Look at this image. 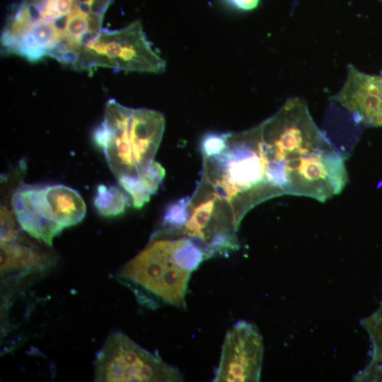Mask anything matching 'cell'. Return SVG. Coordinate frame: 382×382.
Instances as JSON below:
<instances>
[{"mask_svg": "<svg viewBox=\"0 0 382 382\" xmlns=\"http://www.w3.org/2000/svg\"><path fill=\"white\" fill-rule=\"evenodd\" d=\"M11 207L18 224L30 236L52 245L63 228L53 219L45 187L23 186L11 198Z\"/></svg>", "mask_w": 382, "mask_h": 382, "instance_id": "obj_8", "label": "cell"}, {"mask_svg": "<svg viewBox=\"0 0 382 382\" xmlns=\"http://www.w3.org/2000/svg\"><path fill=\"white\" fill-rule=\"evenodd\" d=\"M170 239L154 238L139 254L122 266L118 277L162 302L179 308L185 306L191 273L173 261Z\"/></svg>", "mask_w": 382, "mask_h": 382, "instance_id": "obj_3", "label": "cell"}, {"mask_svg": "<svg viewBox=\"0 0 382 382\" xmlns=\"http://www.w3.org/2000/svg\"><path fill=\"white\" fill-rule=\"evenodd\" d=\"M132 110L115 99L108 100L103 120L93 133L95 142L102 149L110 170L117 179L123 175L139 176L129 140Z\"/></svg>", "mask_w": 382, "mask_h": 382, "instance_id": "obj_6", "label": "cell"}, {"mask_svg": "<svg viewBox=\"0 0 382 382\" xmlns=\"http://www.w3.org/2000/svg\"><path fill=\"white\" fill-rule=\"evenodd\" d=\"M96 381H181L179 371L151 354L125 334L110 335L94 365Z\"/></svg>", "mask_w": 382, "mask_h": 382, "instance_id": "obj_4", "label": "cell"}, {"mask_svg": "<svg viewBox=\"0 0 382 382\" xmlns=\"http://www.w3.org/2000/svg\"><path fill=\"white\" fill-rule=\"evenodd\" d=\"M382 1V0H381Z\"/></svg>", "mask_w": 382, "mask_h": 382, "instance_id": "obj_23", "label": "cell"}, {"mask_svg": "<svg viewBox=\"0 0 382 382\" xmlns=\"http://www.w3.org/2000/svg\"><path fill=\"white\" fill-rule=\"evenodd\" d=\"M257 127L270 158L284 171L286 195L325 202L343 190L345 158L318 127L303 99H288Z\"/></svg>", "mask_w": 382, "mask_h": 382, "instance_id": "obj_1", "label": "cell"}, {"mask_svg": "<svg viewBox=\"0 0 382 382\" xmlns=\"http://www.w3.org/2000/svg\"><path fill=\"white\" fill-rule=\"evenodd\" d=\"M118 181L131 196L134 208L140 209L149 201L151 195L144 188L139 176L123 175Z\"/></svg>", "mask_w": 382, "mask_h": 382, "instance_id": "obj_16", "label": "cell"}, {"mask_svg": "<svg viewBox=\"0 0 382 382\" xmlns=\"http://www.w3.org/2000/svg\"><path fill=\"white\" fill-rule=\"evenodd\" d=\"M333 99L357 122L382 127V76L365 74L349 64L345 82Z\"/></svg>", "mask_w": 382, "mask_h": 382, "instance_id": "obj_7", "label": "cell"}, {"mask_svg": "<svg viewBox=\"0 0 382 382\" xmlns=\"http://www.w3.org/2000/svg\"><path fill=\"white\" fill-rule=\"evenodd\" d=\"M262 357V337L257 328L239 320L225 336L214 381H259Z\"/></svg>", "mask_w": 382, "mask_h": 382, "instance_id": "obj_5", "label": "cell"}, {"mask_svg": "<svg viewBox=\"0 0 382 382\" xmlns=\"http://www.w3.org/2000/svg\"><path fill=\"white\" fill-rule=\"evenodd\" d=\"M361 324L369 334L372 346L369 364L355 375L356 381H382V299L378 309L363 318Z\"/></svg>", "mask_w": 382, "mask_h": 382, "instance_id": "obj_12", "label": "cell"}, {"mask_svg": "<svg viewBox=\"0 0 382 382\" xmlns=\"http://www.w3.org/2000/svg\"><path fill=\"white\" fill-rule=\"evenodd\" d=\"M165 173L163 166L160 163L153 161L139 178L144 188L152 195L157 191L162 183Z\"/></svg>", "mask_w": 382, "mask_h": 382, "instance_id": "obj_18", "label": "cell"}, {"mask_svg": "<svg viewBox=\"0 0 382 382\" xmlns=\"http://www.w3.org/2000/svg\"><path fill=\"white\" fill-rule=\"evenodd\" d=\"M45 192L53 219L63 228L75 225L84 218L86 204L75 190L58 184L45 186Z\"/></svg>", "mask_w": 382, "mask_h": 382, "instance_id": "obj_11", "label": "cell"}, {"mask_svg": "<svg viewBox=\"0 0 382 382\" xmlns=\"http://www.w3.org/2000/svg\"><path fill=\"white\" fill-rule=\"evenodd\" d=\"M226 146V134H206L201 142L203 157H211L220 154Z\"/></svg>", "mask_w": 382, "mask_h": 382, "instance_id": "obj_20", "label": "cell"}, {"mask_svg": "<svg viewBox=\"0 0 382 382\" xmlns=\"http://www.w3.org/2000/svg\"><path fill=\"white\" fill-rule=\"evenodd\" d=\"M1 241H12L19 238V229L14 213L1 207Z\"/></svg>", "mask_w": 382, "mask_h": 382, "instance_id": "obj_19", "label": "cell"}, {"mask_svg": "<svg viewBox=\"0 0 382 382\" xmlns=\"http://www.w3.org/2000/svg\"><path fill=\"white\" fill-rule=\"evenodd\" d=\"M170 252L175 264L190 273L207 258L204 248L191 238L170 239Z\"/></svg>", "mask_w": 382, "mask_h": 382, "instance_id": "obj_13", "label": "cell"}, {"mask_svg": "<svg viewBox=\"0 0 382 382\" xmlns=\"http://www.w3.org/2000/svg\"><path fill=\"white\" fill-rule=\"evenodd\" d=\"M189 203L190 197H185L168 205L163 219V226L168 227V231L183 228L190 214Z\"/></svg>", "mask_w": 382, "mask_h": 382, "instance_id": "obj_15", "label": "cell"}, {"mask_svg": "<svg viewBox=\"0 0 382 382\" xmlns=\"http://www.w3.org/2000/svg\"><path fill=\"white\" fill-rule=\"evenodd\" d=\"M97 66L160 74L166 69V62L146 38L141 22L136 21L119 30H101L81 48L77 70Z\"/></svg>", "mask_w": 382, "mask_h": 382, "instance_id": "obj_2", "label": "cell"}, {"mask_svg": "<svg viewBox=\"0 0 382 382\" xmlns=\"http://www.w3.org/2000/svg\"><path fill=\"white\" fill-rule=\"evenodd\" d=\"M165 129L163 115L147 108L133 109L129 140L132 156L140 176L154 161Z\"/></svg>", "mask_w": 382, "mask_h": 382, "instance_id": "obj_9", "label": "cell"}, {"mask_svg": "<svg viewBox=\"0 0 382 382\" xmlns=\"http://www.w3.org/2000/svg\"><path fill=\"white\" fill-rule=\"evenodd\" d=\"M1 241V274L10 272H30L43 270L52 265L53 255L19 242Z\"/></svg>", "mask_w": 382, "mask_h": 382, "instance_id": "obj_10", "label": "cell"}, {"mask_svg": "<svg viewBox=\"0 0 382 382\" xmlns=\"http://www.w3.org/2000/svg\"><path fill=\"white\" fill-rule=\"evenodd\" d=\"M74 0H46L40 7V18L54 24V23L66 16H68L73 8Z\"/></svg>", "mask_w": 382, "mask_h": 382, "instance_id": "obj_17", "label": "cell"}, {"mask_svg": "<svg viewBox=\"0 0 382 382\" xmlns=\"http://www.w3.org/2000/svg\"><path fill=\"white\" fill-rule=\"evenodd\" d=\"M75 1H82V0H75ZM96 1H97V0H96ZM109 1H110V0H109Z\"/></svg>", "mask_w": 382, "mask_h": 382, "instance_id": "obj_22", "label": "cell"}, {"mask_svg": "<svg viewBox=\"0 0 382 382\" xmlns=\"http://www.w3.org/2000/svg\"><path fill=\"white\" fill-rule=\"evenodd\" d=\"M235 7L241 10H252L255 8L260 0H228Z\"/></svg>", "mask_w": 382, "mask_h": 382, "instance_id": "obj_21", "label": "cell"}, {"mask_svg": "<svg viewBox=\"0 0 382 382\" xmlns=\"http://www.w3.org/2000/svg\"><path fill=\"white\" fill-rule=\"evenodd\" d=\"M127 197L117 187L99 185L94 198V206L105 216H115L124 212Z\"/></svg>", "mask_w": 382, "mask_h": 382, "instance_id": "obj_14", "label": "cell"}]
</instances>
